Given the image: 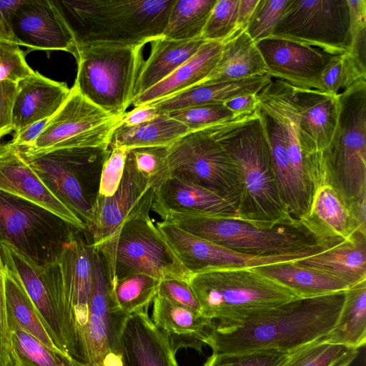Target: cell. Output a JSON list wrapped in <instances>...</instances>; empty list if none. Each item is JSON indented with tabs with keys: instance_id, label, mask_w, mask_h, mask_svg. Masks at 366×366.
<instances>
[{
	"instance_id": "obj_50",
	"label": "cell",
	"mask_w": 366,
	"mask_h": 366,
	"mask_svg": "<svg viewBox=\"0 0 366 366\" xmlns=\"http://www.w3.org/2000/svg\"><path fill=\"white\" fill-rule=\"evenodd\" d=\"M350 12L349 52L366 63V0H347Z\"/></svg>"
},
{
	"instance_id": "obj_58",
	"label": "cell",
	"mask_w": 366,
	"mask_h": 366,
	"mask_svg": "<svg viewBox=\"0 0 366 366\" xmlns=\"http://www.w3.org/2000/svg\"><path fill=\"white\" fill-rule=\"evenodd\" d=\"M1 366H18L12 353L11 351L5 361L1 364Z\"/></svg>"
},
{
	"instance_id": "obj_44",
	"label": "cell",
	"mask_w": 366,
	"mask_h": 366,
	"mask_svg": "<svg viewBox=\"0 0 366 366\" xmlns=\"http://www.w3.org/2000/svg\"><path fill=\"white\" fill-rule=\"evenodd\" d=\"M239 0H217L202 31L205 41H224L237 34V20Z\"/></svg>"
},
{
	"instance_id": "obj_12",
	"label": "cell",
	"mask_w": 366,
	"mask_h": 366,
	"mask_svg": "<svg viewBox=\"0 0 366 366\" xmlns=\"http://www.w3.org/2000/svg\"><path fill=\"white\" fill-rule=\"evenodd\" d=\"M169 174L199 185L237 207L240 187L236 167L204 130L191 132L167 147Z\"/></svg>"
},
{
	"instance_id": "obj_53",
	"label": "cell",
	"mask_w": 366,
	"mask_h": 366,
	"mask_svg": "<svg viewBox=\"0 0 366 366\" xmlns=\"http://www.w3.org/2000/svg\"><path fill=\"white\" fill-rule=\"evenodd\" d=\"M24 0L0 1V39L14 42L16 39L12 29V15Z\"/></svg>"
},
{
	"instance_id": "obj_31",
	"label": "cell",
	"mask_w": 366,
	"mask_h": 366,
	"mask_svg": "<svg viewBox=\"0 0 366 366\" xmlns=\"http://www.w3.org/2000/svg\"><path fill=\"white\" fill-rule=\"evenodd\" d=\"M204 42L201 39L179 41L163 36L150 42V54L141 66L136 81L134 97L170 75L192 57Z\"/></svg>"
},
{
	"instance_id": "obj_36",
	"label": "cell",
	"mask_w": 366,
	"mask_h": 366,
	"mask_svg": "<svg viewBox=\"0 0 366 366\" xmlns=\"http://www.w3.org/2000/svg\"><path fill=\"white\" fill-rule=\"evenodd\" d=\"M4 287L6 310L18 325L49 348L66 356L54 344L35 306L18 280L5 267Z\"/></svg>"
},
{
	"instance_id": "obj_16",
	"label": "cell",
	"mask_w": 366,
	"mask_h": 366,
	"mask_svg": "<svg viewBox=\"0 0 366 366\" xmlns=\"http://www.w3.org/2000/svg\"><path fill=\"white\" fill-rule=\"evenodd\" d=\"M259 107L281 127L286 141L296 199V217L307 212L313 194V182L299 140L300 115L292 86L280 79L272 81L258 94Z\"/></svg>"
},
{
	"instance_id": "obj_56",
	"label": "cell",
	"mask_w": 366,
	"mask_h": 366,
	"mask_svg": "<svg viewBox=\"0 0 366 366\" xmlns=\"http://www.w3.org/2000/svg\"><path fill=\"white\" fill-rule=\"evenodd\" d=\"M49 119L39 121L17 133H14L10 142L18 147H25L32 144L41 133Z\"/></svg>"
},
{
	"instance_id": "obj_24",
	"label": "cell",
	"mask_w": 366,
	"mask_h": 366,
	"mask_svg": "<svg viewBox=\"0 0 366 366\" xmlns=\"http://www.w3.org/2000/svg\"><path fill=\"white\" fill-rule=\"evenodd\" d=\"M152 189L126 159L121 183L109 197L96 199L93 205V220L86 230L92 237L90 244L97 247L111 238L136 204Z\"/></svg>"
},
{
	"instance_id": "obj_14",
	"label": "cell",
	"mask_w": 366,
	"mask_h": 366,
	"mask_svg": "<svg viewBox=\"0 0 366 366\" xmlns=\"http://www.w3.org/2000/svg\"><path fill=\"white\" fill-rule=\"evenodd\" d=\"M23 157L50 192L86 226L93 220L87 188L97 174V148H69Z\"/></svg>"
},
{
	"instance_id": "obj_27",
	"label": "cell",
	"mask_w": 366,
	"mask_h": 366,
	"mask_svg": "<svg viewBox=\"0 0 366 366\" xmlns=\"http://www.w3.org/2000/svg\"><path fill=\"white\" fill-rule=\"evenodd\" d=\"M152 320L165 336L176 354L182 348L202 352L216 325L201 313L157 295L153 300Z\"/></svg>"
},
{
	"instance_id": "obj_32",
	"label": "cell",
	"mask_w": 366,
	"mask_h": 366,
	"mask_svg": "<svg viewBox=\"0 0 366 366\" xmlns=\"http://www.w3.org/2000/svg\"><path fill=\"white\" fill-rule=\"evenodd\" d=\"M272 81L268 74L207 86H198L150 104L160 114L206 104H223L235 97L258 94Z\"/></svg>"
},
{
	"instance_id": "obj_5",
	"label": "cell",
	"mask_w": 366,
	"mask_h": 366,
	"mask_svg": "<svg viewBox=\"0 0 366 366\" xmlns=\"http://www.w3.org/2000/svg\"><path fill=\"white\" fill-rule=\"evenodd\" d=\"M189 284L201 314L223 326L300 299L255 267L192 274Z\"/></svg>"
},
{
	"instance_id": "obj_22",
	"label": "cell",
	"mask_w": 366,
	"mask_h": 366,
	"mask_svg": "<svg viewBox=\"0 0 366 366\" xmlns=\"http://www.w3.org/2000/svg\"><path fill=\"white\" fill-rule=\"evenodd\" d=\"M300 115L299 140L303 155L324 152L335 134L338 119V97L317 89L292 86Z\"/></svg>"
},
{
	"instance_id": "obj_49",
	"label": "cell",
	"mask_w": 366,
	"mask_h": 366,
	"mask_svg": "<svg viewBox=\"0 0 366 366\" xmlns=\"http://www.w3.org/2000/svg\"><path fill=\"white\" fill-rule=\"evenodd\" d=\"M109 149L110 153L102 167L96 199L113 195L119 187L123 177L129 149L126 147Z\"/></svg>"
},
{
	"instance_id": "obj_13",
	"label": "cell",
	"mask_w": 366,
	"mask_h": 366,
	"mask_svg": "<svg viewBox=\"0 0 366 366\" xmlns=\"http://www.w3.org/2000/svg\"><path fill=\"white\" fill-rule=\"evenodd\" d=\"M349 27L347 0H290L269 37L337 55L349 51Z\"/></svg>"
},
{
	"instance_id": "obj_18",
	"label": "cell",
	"mask_w": 366,
	"mask_h": 366,
	"mask_svg": "<svg viewBox=\"0 0 366 366\" xmlns=\"http://www.w3.org/2000/svg\"><path fill=\"white\" fill-rule=\"evenodd\" d=\"M11 24L16 44L29 51L61 50L76 55L72 35L51 0H24Z\"/></svg>"
},
{
	"instance_id": "obj_20",
	"label": "cell",
	"mask_w": 366,
	"mask_h": 366,
	"mask_svg": "<svg viewBox=\"0 0 366 366\" xmlns=\"http://www.w3.org/2000/svg\"><path fill=\"white\" fill-rule=\"evenodd\" d=\"M300 222L327 248L360 231L350 207L327 182L325 172L315 182L310 207Z\"/></svg>"
},
{
	"instance_id": "obj_4",
	"label": "cell",
	"mask_w": 366,
	"mask_h": 366,
	"mask_svg": "<svg viewBox=\"0 0 366 366\" xmlns=\"http://www.w3.org/2000/svg\"><path fill=\"white\" fill-rule=\"evenodd\" d=\"M154 192L144 194L111 238L97 247L90 244L102 257L108 282L139 273L189 282L192 274L149 216Z\"/></svg>"
},
{
	"instance_id": "obj_7",
	"label": "cell",
	"mask_w": 366,
	"mask_h": 366,
	"mask_svg": "<svg viewBox=\"0 0 366 366\" xmlns=\"http://www.w3.org/2000/svg\"><path fill=\"white\" fill-rule=\"evenodd\" d=\"M338 119L324 153L328 182L350 206L366 198V81L337 95Z\"/></svg>"
},
{
	"instance_id": "obj_41",
	"label": "cell",
	"mask_w": 366,
	"mask_h": 366,
	"mask_svg": "<svg viewBox=\"0 0 366 366\" xmlns=\"http://www.w3.org/2000/svg\"><path fill=\"white\" fill-rule=\"evenodd\" d=\"M358 352L320 339L287 353L277 366H350Z\"/></svg>"
},
{
	"instance_id": "obj_52",
	"label": "cell",
	"mask_w": 366,
	"mask_h": 366,
	"mask_svg": "<svg viewBox=\"0 0 366 366\" xmlns=\"http://www.w3.org/2000/svg\"><path fill=\"white\" fill-rule=\"evenodd\" d=\"M16 93V83L0 81V139L14 131L11 112Z\"/></svg>"
},
{
	"instance_id": "obj_11",
	"label": "cell",
	"mask_w": 366,
	"mask_h": 366,
	"mask_svg": "<svg viewBox=\"0 0 366 366\" xmlns=\"http://www.w3.org/2000/svg\"><path fill=\"white\" fill-rule=\"evenodd\" d=\"M124 114L114 116L104 112L72 86L66 102L49 118L36 139L19 149L26 155L69 148L109 149Z\"/></svg>"
},
{
	"instance_id": "obj_45",
	"label": "cell",
	"mask_w": 366,
	"mask_h": 366,
	"mask_svg": "<svg viewBox=\"0 0 366 366\" xmlns=\"http://www.w3.org/2000/svg\"><path fill=\"white\" fill-rule=\"evenodd\" d=\"M166 114L185 125L191 132L204 129L234 117L223 104L196 106Z\"/></svg>"
},
{
	"instance_id": "obj_2",
	"label": "cell",
	"mask_w": 366,
	"mask_h": 366,
	"mask_svg": "<svg viewBox=\"0 0 366 366\" xmlns=\"http://www.w3.org/2000/svg\"><path fill=\"white\" fill-rule=\"evenodd\" d=\"M202 130L221 145L236 167L240 187L237 219L262 226L299 221L282 199L259 107Z\"/></svg>"
},
{
	"instance_id": "obj_1",
	"label": "cell",
	"mask_w": 366,
	"mask_h": 366,
	"mask_svg": "<svg viewBox=\"0 0 366 366\" xmlns=\"http://www.w3.org/2000/svg\"><path fill=\"white\" fill-rule=\"evenodd\" d=\"M344 292L298 299L236 322L216 325L207 345L217 353L259 350L288 353L330 332L340 313Z\"/></svg>"
},
{
	"instance_id": "obj_17",
	"label": "cell",
	"mask_w": 366,
	"mask_h": 366,
	"mask_svg": "<svg viewBox=\"0 0 366 366\" xmlns=\"http://www.w3.org/2000/svg\"><path fill=\"white\" fill-rule=\"evenodd\" d=\"M255 44L264 59L267 74L272 78L293 87L324 92L322 74L332 54L278 38L269 37Z\"/></svg>"
},
{
	"instance_id": "obj_21",
	"label": "cell",
	"mask_w": 366,
	"mask_h": 366,
	"mask_svg": "<svg viewBox=\"0 0 366 366\" xmlns=\"http://www.w3.org/2000/svg\"><path fill=\"white\" fill-rule=\"evenodd\" d=\"M0 254L4 267L15 276L25 290L56 346L69 357L46 266L35 263L2 242H0Z\"/></svg>"
},
{
	"instance_id": "obj_59",
	"label": "cell",
	"mask_w": 366,
	"mask_h": 366,
	"mask_svg": "<svg viewBox=\"0 0 366 366\" xmlns=\"http://www.w3.org/2000/svg\"><path fill=\"white\" fill-rule=\"evenodd\" d=\"M71 366H87V365H84V364H82V363H80V362H76V361L73 360L71 361Z\"/></svg>"
},
{
	"instance_id": "obj_6",
	"label": "cell",
	"mask_w": 366,
	"mask_h": 366,
	"mask_svg": "<svg viewBox=\"0 0 366 366\" xmlns=\"http://www.w3.org/2000/svg\"><path fill=\"white\" fill-rule=\"evenodd\" d=\"M161 218L194 236L254 257L284 255L320 244L300 221L262 226L233 217L168 213Z\"/></svg>"
},
{
	"instance_id": "obj_35",
	"label": "cell",
	"mask_w": 366,
	"mask_h": 366,
	"mask_svg": "<svg viewBox=\"0 0 366 366\" xmlns=\"http://www.w3.org/2000/svg\"><path fill=\"white\" fill-rule=\"evenodd\" d=\"M189 132L183 124L166 114H160L153 120L139 125L120 124L113 133L109 148L169 147Z\"/></svg>"
},
{
	"instance_id": "obj_43",
	"label": "cell",
	"mask_w": 366,
	"mask_h": 366,
	"mask_svg": "<svg viewBox=\"0 0 366 366\" xmlns=\"http://www.w3.org/2000/svg\"><path fill=\"white\" fill-rule=\"evenodd\" d=\"M127 159L149 187L154 190L169 176L167 147L129 149Z\"/></svg>"
},
{
	"instance_id": "obj_25",
	"label": "cell",
	"mask_w": 366,
	"mask_h": 366,
	"mask_svg": "<svg viewBox=\"0 0 366 366\" xmlns=\"http://www.w3.org/2000/svg\"><path fill=\"white\" fill-rule=\"evenodd\" d=\"M70 91L66 83L37 71L18 81L11 112L14 133L52 117L66 102Z\"/></svg>"
},
{
	"instance_id": "obj_39",
	"label": "cell",
	"mask_w": 366,
	"mask_h": 366,
	"mask_svg": "<svg viewBox=\"0 0 366 366\" xmlns=\"http://www.w3.org/2000/svg\"><path fill=\"white\" fill-rule=\"evenodd\" d=\"M259 110L268 139L273 168L282 199L288 213L297 219L293 179L282 129L280 124L262 112L259 107Z\"/></svg>"
},
{
	"instance_id": "obj_8",
	"label": "cell",
	"mask_w": 366,
	"mask_h": 366,
	"mask_svg": "<svg viewBox=\"0 0 366 366\" xmlns=\"http://www.w3.org/2000/svg\"><path fill=\"white\" fill-rule=\"evenodd\" d=\"M142 47L91 46L76 51L73 86L104 112L122 116L132 104L143 63Z\"/></svg>"
},
{
	"instance_id": "obj_9",
	"label": "cell",
	"mask_w": 366,
	"mask_h": 366,
	"mask_svg": "<svg viewBox=\"0 0 366 366\" xmlns=\"http://www.w3.org/2000/svg\"><path fill=\"white\" fill-rule=\"evenodd\" d=\"M80 232L64 245L58 260L48 265V273L68 355L86 365L92 261L89 243L81 237Z\"/></svg>"
},
{
	"instance_id": "obj_29",
	"label": "cell",
	"mask_w": 366,
	"mask_h": 366,
	"mask_svg": "<svg viewBox=\"0 0 366 366\" xmlns=\"http://www.w3.org/2000/svg\"><path fill=\"white\" fill-rule=\"evenodd\" d=\"M222 48L219 41H205L198 51L170 75L133 99L135 107L173 96L202 81L217 62Z\"/></svg>"
},
{
	"instance_id": "obj_46",
	"label": "cell",
	"mask_w": 366,
	"mask_h": 366,
	"mask_svg": "<svg viewBox=\"0 0 366 366\" xmlns=\"http://www.w3.org/2000/svg\"><path fill=\"white\" fill-rule=\"evenodd\" d=\"M290 0H259L246 29L254 43L269 38Z\"/></svg>"
},
{
	"instance_id": "obj_33",
	"label": "cell",
	"mask_w": 366,
	"mask_h": 366,
	"mask_svg": "<svg viewBox=\"0 0 366 366\" xmlns=\"http://www.w3.org/2000/svg\"><path fill=\"white\" fill-rule=\"evenodd\" d=\"M259 272L292 291L300 299L313 298L346 290L343 280L296 261L255 267Z\"/></svg>"
},
{
	"instance_id": "obj_23",
	"label": "cell",
	"mask_w": 366,
	"mask_h": 366,
	"mask_svg": "<svg viewBox=\"0 0 366 366\" xmlns=\"http://www.w3.org/2000/svg\"><path fill=\"white\" fill-rule=\"evenodd\" d=\"M152 209L160 217L168 213L237 218V207L215 193L170 175L154 192Z\"/></svg>"
},
{
	"instance_id": "obj_26",
	"label": "cell",
	"mask_w": 366,
	"mask_h": 366,
	"mask_svg": "<svg viewBox=\"0 0 366 366\" xmlns=\"http://www.w3.org/2000/svg\"><path fill=\"white\" fill-rule=\"evenodd\" d=\"M120 342L126 366H178L176 354L147 310L126 317Z\"/></svg>"
},
{
	"instance_id": "obj_28",
	"label": "cell",
	"mask_w": 366,
	"mask_h": 366,
	"mask_svg": "<svg viewBox=\"0 0 366 366\" xmlns=\"http://www.w3.org/2000/svg\"><path fill=\"white\" fill-rule=\"evenodd\" d=\"M219 58L197 85L207 86L267 74L264 59L247 31L224 41Z\"/></svg>"
},
{
	"instance_id": "obj_40",
	"label": "cell",
	"mask_w": 366,
	"mask_h": 366,
	"mask_svg": "<svg viewBox=\"0 0 366 366\" xmlns=\"http://www.w3.org/2000/svg\"><path fill=\"white\" fill-rule=\"evenodd\" d=\"M7 320L10 351L18 366H71V358L53 350L25 332L8 312Z\"/></svg>"
},
{
	"instance_id": "obj_34",
	"label": "cell",
	"mask_w": 366,
	"mask_h": 366,
	"mask_svg": "<svg viewBox=\"0 0 366 366\" xmlns=\"http://www.w3.org/2000/svg\"><path fill=\"white\" fill-rule=\"evenodd\" d=\"M344 295L335 325L321 340L359 350L366 343V280L347 288Z\"/></svg>"
},
{
	"instance_id": "obj_54",
	"label": "cell",
	"mask_w": 366,
	"mask_h": 366,
	"mask_svg": "<svg viewBox=\"0 0 366 366\" xmlns=\"http://www.w3.org/2000/svg\"><path fill=\"white\" fill-rule=\"evenodd\" d=\"M223 104L233 114L234 117L249 114L259 107L257 94H247L235 97Z\"/></svg>"
},
{
	"instance_id": "obj_42",
	"label": "cell",
	"mask_w": 366,
	"mask_h": 366,
	"mask_svg": "<svg viewBox=\"0 0 366 366\" xmlns=\"http://www.w3.org/2000/svg\"><path fill=\"white\" fill-rule=\"evenodd\" d=\"M362 81H366V65L349 51L332 55L322 74L324 92L332 95Z\"/></svg>"
},
{
	"instance_id": "obj_10",
	"label": "cell",
	"mask_w": 366,
	"mask_h": 366,
	"mask_svg": "<svg viewBox=\"0 0 366 366\" xmlns=\"http://www.w3.org/2000/svg\"><path fill=\"white\" fill-rule=\"evenodd\" d=\"M79 231L44 207L0 191V242L35 263L56 262Z\"/></svg>"
},
{
	"instance_id": "obj_30",
	"label": "cell",
	"mask_w": 366,
	"mask_h": 366,
	"mask_svg": "<svg viewBox=\"0 0 366 366\" xmlns=\"http://www.w3.org/2000/svg\"><path fill=\"white\" fill-rule=\"evenodd\" d=\"M297 261L335 276L351 287L366 280V234L357 230L338 244Z\"/></svg>"
},
{
	"instance_id": "obj_19",
	"label": "cell",
	"mask_w": 366,
	"mask_h": 366,
	"mask_svg": "<svg viewBox=\"0 0 366 366\" xmlns=\"http://www.w3.org/2000/svg\"><path fill=\"white\" fill-rule=\"evenodd\" d=\"M0 191L39 204L76 229L86 230V224L50 192L11 142L0 144Z\"/></svg>"
},
{
	"instance_id": "obj_37",
	"label": "cell",
	"mask_w": 366,
	"mask_h": 366,
	"mask_svg": "<svg viewBox=\"0 0 366 366\" xmlns=\"http://www.w3.org/2000/svg\"><path fill=\"white\" fill-rule=\"evenodd\" d=\"M161 280L144 274H132L108 282L117 312L124 316L147 310L158 292Z\"/></svg>"
},
{
	"instance_id": "obj_3",
	"label": "cell",
	"mask_w": 366,
	"mask_h": 366,
	"mask_svg": "<svg viewBox=\"0 0 366 366\" xmlns=\"http://www.w3.org/2000/svg\"><path fill=\"white\" fill-rule=\"evenodd\" d=\"M51 1L77 51L91 46L143 48L162 36L175 0Z\"/></svg>"
},
{
	"instance_id": "obj_51",
	"label": "cell",
	"mask_w": 366,
	"mask_h": 366,
	"mask_svg": "<svg viewBox=\"0 0 366 366\" xmlns=\"http://www.w3.org/2000/svg\"><path fill=\"white\" fill-rule=\"evenodd\" d=\"M157 295L201 313L199 302L189 282L186 281L174 278L161 280Z\"/></svg>"
},
{
	"instance_id": "obj_57",
	"label": "cell",
	"mask_w": 366,
	"mask_h": 366,
	"mask_svg": "<svg viewBox=\"0 0 366 366\" xmlns=\"http://www.w3.org/2000/svg\"><path fill=\"white\" fill-rule=\"evenodd\" d=\"M259 0H239L237 10V34L245 31Z\"/></svg>"
},
{
	"instance_id": "obj_55",
	"label": "cell",
	"mask_w": 366,
	"mask_h": 366,
	"mask_svg": "<svg viewBox=\"0 0 366 366\" xmlns=\"http://www.w3.org/2000/svg\"><path fill=\"white\" fill-rule=\"evenodd\" d=\"M160 113L151 105L137 107L124 113L121 124L126 127L139 125L153 120Z\"/></svg>"
},
{
	"instance_id": "obj_47",
	"label": "cell",
	"mask_w": 366,
	"mask_h": 366,
	"mask_svg": "<svg viewBox=\"0 0 366 366\" xmlns=\"http://www.w3.org/2000/svg\"><path fill=\"white\" fill-rule=\"evenodd\" d=\"M286 354L272 350L212 352L202 366H277Z\"/></svg>"
},
{
	"instance_id": "obj_15",
	"label": "cell",
	"mask_w": 366,
	"mask_h": 366,
	"mask_svg": "<svg viewBox=\"0 0 366 366\" xmlns=\"http://www.w3.org/2000/svg\"><path fill=\"white\" fill-rule=\"evenodd\" d=\"M176 255L192 274L222 269L250 268L296 261L322 252L316 244L295 252L274 257H254L194 236L165 221L156 224Z\"/></svg>"
},
{
	"instance_id": "obj_38",
	"label": "cell",
	"mask_w": 366,
	"mask_h": 366,
	"mask_svg": "<svg viewBox=\"0 0 366 366\" xmlns=\"http://www.w3.org/2000/svg\"><path fill=\"white\" fill-rule=\"evenodd\" d=\"M217 0H175L162 36L172 40L200 39Z\"/></svg>"
},
{
	"instance_id": "obj_60",
	"label": "cell",
	"mask_w": 366,
	"mask_h": 366,
	"mask_svg": "<svg viewBox=\"0 0 366 366\" xmlns=\"http://www.w3.org/2000/svg\"><path fill=\"white\" fill-rule=\"evenodd\" d=\"M126 366V365H125Z\"/></svg>"
},
{
	"instance_id": "obj_48",
	"label": "cell",
	"mask_w": 366,
	"mask_h": 366,
	"mask_svg": "<svg viewBox=\"0 0 366 366\" xmlns=\"http://www.w3.org/2000/svg\"><path fill=\"white\" fill-rule=\"evenodd\" d=\"M34 72L17 44L0 39V81H10L16 84Z\"/></svg>"
}]
</instances>
